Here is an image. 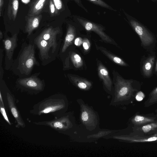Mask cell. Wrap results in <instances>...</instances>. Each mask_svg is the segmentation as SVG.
<instances>
[{
  "label": "cell",
  "instance_id": "5",
  "mask_svg": "<svg viewBox=\"0 0 157 157\" xmlns=\"http://www.w3.org/2000/svg\"><path fill=\"white\" fill-rule=\"evenodd\" d=\"M2 40L3 48L5 51L4 59L5 68L6 70H10L13 62V55L14 51L17 46L18 33L9 36L7 33L4 34Z\"/></svg>",
  "mask_w": 157,
  "mask_h": 157
},
{
  "label": "cell",
  "instance_id": "28",
  "mask_svg": "<svg viewBox=\"0 0 157 157\" xmlns=\"http://www.w3.org/2000/svg\"><path fill=\"white\" fill-rule=\"evenodd\" d=\"M89 118V115L87 112L86 111H83L81 115V119L84 122L87 121Z\"/></svg>",
  "mask_w": 157,
  "mask_h": 157
},
{
  "label": "cell",
  "instance_id": "13",
  "mask_svg": "<svg viewBox=\"0 0 157 157\" xmlns=\"http://www.w3.org/2000/svg\"><path fill=\"white\" fill-rule=\"evenodd\" d=\"M76 31L75 27L71 25H69L67 28L63 44L59 52V55L64 53L71 45L75 38Z\"/></svg>",
  "mask_w": 157,
  "mask_h": 157
},
{
  "label": "cell",
  "instance_id": "22",
  "mask_svg": "<svg viewBox=\"0 0 157 157\" xmlns=\"http://www.w3.org/2000/svg\"><path fill=\"white\" fill-rule=\"evenodd\" d=\"M90 2L95 4L99 6L102 7L109 9L111 10L116 11L109 6L102 0H88Z\"/></svg>",
  "mask_w": 157,
  "mask_h": 157
},
{
  "label": "cell",
  "instance_id": "21",
  "mask_svg": "<svg viewBox=\"0 0 157 157\" xmlns=\"http://www.w3.org/2000/svg\"><path fill=\"white\" fill-rule=\"evenodd\" d=\"M49 13L52 17L56 16L59 14V12L56 9L52 0H50L49 5Z\"/></svg>",
  "mask_w": 157,
  "mask_h": 157
},
{
  "label": "cell",
  "instance_id": "27",
  "mask_svg": "<svg viewBox=\"0 0 157 157\" xmlns=\"http://www.w3.org/2000/svg\"><path fill=\"white\" fill-rule=\"evenodd\" d=\"M83 40V39L81 37H78L75 39L74 43L76 46H79L82 44Z\"/></svg>",
  "mask_w": 157,
  "mask_h": 157
},
{
  "label": "cell",
  "instance_id": "7",
  "mask_svg": "<svg viewBox=\"0 0 157 157\" xmlns=\"http://www.w3.org/2000/svg\"><path fill=\"white\" fill-rule=\"evenodd\" d=\"M130 23L139 36L143 46H149L154 42V38L153 36L145 27L133 20H130Z\"/></svg>",
  "mask_w": 157,
  "mask_h": 157
},
{
  "label": "cell",
  "instance_id": "12",
  "mask_svg": "<svg viewBox=\"0 0 157 157\" xmlns=\"http://www.w3.org/2000/svg\"><path fill=\"white\" fill-rule=\"evenodd\" d=\"M155 54H151L145 57L142 63L141 69L143 75L149 77L152 75L155 59Z\"/></svg>",
  "mask_w": 157,
  "mask_h": 157
},
{
  "label": "cell",
  "instance_id": "10",
  "mask_svg": "<svg viewBox=\"0 0 157 157\" xmlns=\"http://www.w3.org/2000/svg\"><path fill=\"white\" fill-rule=\"evenodd\" d=\"M50 0H33L29 6L27 15L34 16L40 14L49 5Z\"/></svg>",
  "mask_w": 157,
  "mask_h": 157
},
{
  "label": "cell",
  "instance_id": "36",
  "mask_svg": "<svg viewBox=\"0 0 157 157\" xmlns=\"http://www.w3.org/2000/svg\"><path fill=\"white\" fill-rule=\"evenodd\" d=\"M155 73H157V59L156 62L155 68Z\"/></svg>",
  "mask_w": 157,
  "mask_h": 157
},
{
  "label": "cell",
  "instance_id": "11",
  "mask_svg": "<svg viewBox=\"0 0 157 157\" xmlns=\"http://www.w3.org/2000/svg\"><path fill=\"white\" fill-rule=\"evenodd\" d=\"M42 18L41 14L34 16H25L26 23L25 33L27 34L28 38L32 35L33 32L38 28Z\"/></svg>",
  "mask_w": 157,
  "mask_h": 157
},
{
  "label": "cell",
  "instance_id": "29",
  "mask_svg": "<svg viewBox=\"0 0 157 157\" xmlns=\"http://www.w3.org/2000/svg\"><path fill=\"white\" fill-rule=\"evenodd\" d=\"M144 97V95L143 93L141 91H139L137 94L136 98L137 101H140V98L141 100H142Z\"/></svg>",
  "mask_w": 157,
  "mask_h": 157
},
{
  "label": "cell",
  "instance_id": "9",
  "mask_svg": "<svg viewBox=\"0 0 157 157\" xmlns=\"http://www.w3.org/2000/svg\"><path fill=\"white\" fill-rule=\"evenodd\" d=\"M157 121V116L153 113L146 114L136 113L131 119L132 127L140 126Z\"/></svg>",
  "mask_w": 157,
  "mask_h": 157
},
{
  "label": "cell",
  "instance_id": "32",
  "mask_svg": "<svg viewBox=\"0 0 157 157\" xmlns=\"http://www.w3.org/2000/svg\"><path fill=\"white\" fill-rule=\"evenodd\" d=\"M53 110L54 109L52 107H49L44 109L42 111V113H48L52 112Z\"/></svg>",
  "mask_w": 157,
  "mask_h": 157
},
{
  "label": "cell",
  "instance_id": "14",
  "mask_svg": "<svg viewBox=\"0 0 157 157\" xmlns=\"http://www.w3.org/2000/svg\"><path fill=\"white\" fill-rule=\"evenodd\" d=\"M132 128L134 132L148 135L156 134H157V121L143 126Z\"/></svg>",
  "mask_w": 157,
  "mask_h": 157
},
{
  "label": "cell",
  "instance_id": "6",
  "mask_svg": "<svg viewBox=\"0 0 157 157\" xmlns=\"http://www.w3.org/2000/svg\"><path fill=\"white\" fill-rule=\"evenodd\" d=\"M40 74V72H36L28 77H19L16 80V84L21 89L41 91L44 87L45 82L44 79H41L39 77Z\"/></svg>",
  "mask_w": 157,
  "mask_h": 157
},
{
  "label": "cell",
  "instance_id": "33",
  "mask_svg": "<svg viewBox=\"0 0 157 157\" xmlns=\"http://www.w3.org/2000/svg\"><path fill=\"white\" fill-rule=\"evenodd\" d=\"M4 0H0V16H1L2 10L4 5Z\"/></svg>",
  "mask_w": 157,
  "mask_h": 157
},
{
  "label": "cell",
  "instance_id": "30",
  "mask_svg": "<svg viewBox=\"0 0 157 157\" xmlns=\"http://www.w3.org/2000/svg\"><path fill=\"white\" fill-rule=\"evenodd\" d=\"M4 51V48L1 47L0 48V67H2Z\"/></svg>",
  "mask_w": 157,
  "mask_h": 157
},
{
  "label": "cell",
  "instance_id": "25",
  "mask_svg": "<svg viewBox=\"0 0 157 157\" xmlns=\"http://www.w3.org/2000/svg\"><path fill=\"white\" fill-rule=\"evenodd\" d=\"M82 46L84 50H88L90 47V44L89 40L86 38H84L83 39Z\"/></svg>",
  "mask_w": 157,
  "mask_h": 157
},
{
  "label": "cell",
  "instance_id": "24",
  "mask_svg": "<svg viewBox=\"0 0 157 157\" xmlns=\"http://www.w3.org/2000/svg\"><path fill=\"white\" fill-rule=\"evenodd\" d=\"M56 9L59 13L63 10V5L61 0H52Z\"/></svg>",
  "mask_w": 157,
  "mask_h": 157
},
{
  "label": "cell",
  "instance_id": "18",
  "mask_svg": "<svg viewBox=\"0 0 157 157\" xmlns=\"http://www.w3.org/2000/svg\"><path fill=\"white\" fill-rule=\"evenodd\" d=\"M99 50L113 62L120 65L126 66L127 64L121 59L110 53L102 47H99Z\"/></svg>",
  "mask_w": 157,
  "mask_h": 157
},
{
  "label": "cell",
  "instance_id": "4",
  "mask_svg": "<svg viewBox=\"0 0 157 157\" xmlns=\"http://www.w3.org/2000/svg\"><path fill=\"white\" fill-rule=\"evenodd\" d=\"M62 32L59 26H49L36 35L46 40L52 47L53 51L58 56L61 39Z\"/></svg>",
  "mask_w": 157,
  "mask_h": 157
},
{
  "label": "cell",
  "instance_id": "16",
  "mask_svg": "<svg viewBox=\"0 0 157 157\" xmlns=\"http://www.w3.org/2000/svg\"><path fill=\"white\" fill-rule=\"evenodd\" d=\"M19 0H9L7 8V15L10 20L15 21L19 7Z\"/></svg>",
  "mask_w": 157,
  "mask_h": 157
},
{
  "label": "cell",
  "instance_id": "1",
  "mask_svg": "<svg viewBox=\"0 0 157 157\" xmlns=\"http://www.w3.org/2000/svg\"><path fill=\"white\" fill-rule=\"evenodd\" d=\"M36 45L29 42H23L16 58L10 70L19 77H28L31 75L35 66L40 64L36 57Z\"/></svg>",
  "mask_w": 157,
  "mask_h": 157
},
{
  "label": "cell",
  "instance_id": "34",
  "mask_svg": "<svg viewBox=\"0 0 157 157\" xmlns=\"http://www.w3.org/2000/svg\"><path fill=\"white\" fill-rule=\"evenodd\" d=\"M74 1L78 5H79L81 7L84 9V10H86L85 8L82 5L81 0H72Z\"/></svg>",
  "mask_w": 157,
  "mask_h": 157
},
{
  "label": "cell",
  "instance_id": "23",
  "mask_svg": "<svg viewBox=\"0 0 157 157\" xmlns=\"http://www.w3.org/2000/svg\"><path fill=\"white\" fill-rule=\"evenodd\" d=\"M9 104L10 107L11 113L17 121L18 123L22 125V123L21 122L20 120L19 119V114L16 108L9 101Z\"/></svg>",
  "mask_w": 157,
  "mask_h": 157
},
{
  "label": "cell",
  "instance_id": "17",
  "mask_svg": "<svg viewBox=\"0 0 157 157\" xmlns=\"http://www.w3.org/2000/svg\"><path fill=\"white\" fill-rule=\"evenodd\" d=\"M67 76L70 80L76 85L79 88L86 90L90 88L92 85L90 81L85 79L68 74Z\"/></svg>",
  "mask_w": 157,
  "mask_h": 157
},
{
  "label": "cell",
  "instance_id": "15",
  "mask_svg": "<svg viewBox=\"0 0 157 157\" xmlns=\"http://www.w3.org/2000/svg\"><path fill=\"white\" fill-rule=\"evenodd\" d=\"M98 75L103 81L105 85L109 90H110L112 82L109 72L105 67L101 63H99L98 65Z\"/></svg>",
  "mask_w": 157,
  "mask_h": 157
},
{
  "label": "cell",
  "instance_id": "37",
  "mask_svg": "<svg viewBox=\"0 0 157 157\" xmlns=\"http://www.w3.org/2000/svg\"><path fill=\"white\" fill-rule=\"evenodd\" d=\"M155 112L156 113V114L157 116V108L155 110Z\"/></svg>",
  "mask_w": 157,
  "mask_h": 157
},
{
  "label": "cell",
  "instance_id": "35",
  "mask_svg": "<svg viewBox=\"0 0 157 157\" xmlns=\"http://www.w3.org/2000/svg\"><path fill=\"white\" fill-rule=\"evenodd\" d=\"M4 34H3V32L0 30V40H2L4 38Z\"/></svg>",
  "mask_w": 157,
  "mask_h": 157
},
{
  "label": "cell",
  "instance_id": "26",
  "mask_svg": "<svg viewBox=\"0 0 157 157\" xmlns=\"http://www.w3.org/2000/svg\"><path fill=\"white\" fill-rule=\"evenodd\" d=\"M0 111L3 117L6 121L9 124H10V122L8 119L5 108L1 106Z\"/></svg>",
  "mask_w": 157,
  "mask_h": 157
},
{
  "label": "cell",
  "instance_id": "20",
  "mask_svg": "<svg viewBox=\"0 0 157 157\" xmlns=\"http://www.w3.org/2000/svg\"><path fill=\"white\" fill-rule=\"evenodd\" d=\"M70 58L73 64L76 68H79L82 66V59L78 54L72 52L70 55Z\"/></svg>",
  "mask_w": 157,
  "mask_h": 157
},
{
  "label": "cell",
  "instance_id": "2",
  "mask_svg": "<svg viewBox=\"0 0 157 157\" xmlns=\"http://www.w3.org/2000/svg\"><path fill=\"white\" fill-rule=\"evenodd\" d=\"M115 86L118 96L122 99L136 98L137 93L140 91V82L133 80H127L117 76Z\"/></svg>",
  "mask_w": 157,
  "mask_h": 157
},
{
  "label": "cell",
  "instance_id": "8",
  "mask_svg": "<svg viewBox=\"0 0 157 157\" xmlns=\"http://www.w3.org/2000/svg\"><path fill=\"white\" fill-rule=\"evenodd\" d=\"M77 19L86 30L94 32L104 41L108 42H112V40L103 31V29L101 26L93 22L80 18H77Z\"/></svg>",
  "mask_w": 157,
  "mask_h": 157
},
{
  "label": "cell",
  "instance_id": "3",
  "mask_svg": "<svg viewBox=\"0 0 157 157\" xmlns=\"http://www.w3.org/2000/svg\"><path fill=\"white\" fill-rule=\"evenodd\" d=\"M28 39L29 42L34 44L38 49L39 58L43 66L47 65L58 57L52 46L46 40L35 35H31Z\"/></svg>",
  "mask_w": 157,
  "mask_h": 157
},
{
  "label": "cell",
  "instance_id": "31",
  "mask_svg": "<svg viewBox=\"0 0 157 157\" xmlns=\"http://www.w3.org/2000/svg\"><path fill=\"white\" fill-rule=\"evenodd\" d=\"M53 125L54 127L60 129H61L63 127V124L61 122L58 121L54 122Z\"/></svg>",
  "mask_w": 157,
  "mask_h": 157
},
{
  "label": "cell",
  "instance_id": "19",
  "mask_svg": "<svg viewBox=\"0 0 157 157\" xmlns=\"http://www.w3.org/2000/svg\"><path fill=\"white\" fill-rule=\"evenodd\" d=\"M157 103V86L150 93L148 99L144 103V106L147 107Z\"/></svg>",
  "mask_w": 157,
  "mask_h": 157
}]
</instances>
